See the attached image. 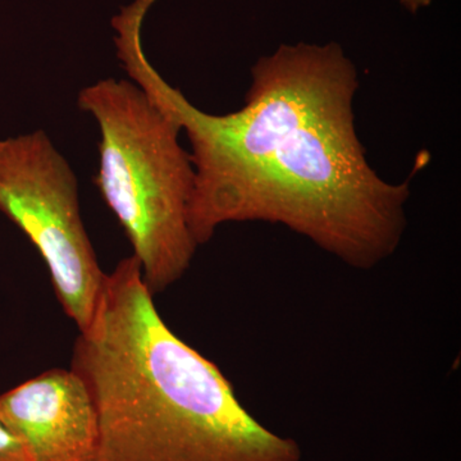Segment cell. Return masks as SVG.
<instances>
[{
    "label": "cell",
    "instance_id": "cell-3",
    "mask_svg": "<svg viewBox=\"0 0 461 461\" xmlns=\"http://www.w3.org/2000/svg\"><path fill=\"white\" fill-rule=\"evenodd\" d=\"M77 104L100 130L94 185L151 295L162 293L186 273L199 247L189 224L195 171L180 127L131 81L100 80L80 91Z\"/></svg>",
    "mask_w": 461,
    "mask_h": 461
},
{
    "label": "cell",
    "instance_id": "cell-6",
    "mask_svg": "<svg viewBox=\"0 0 461 461\" xmlns=\"http://www.w3.org/2000/svg\"><path fill=\"white\" fill-rule=\"evenodd\" d=\"M0 461H32L25 446L0 421Z\"/></svg>",
    "mask_w": 461,
    "mask_h": 461
},
{
    "label": "cell",
    "instance_id": "cell-1",
    "mask_svg": "<svg viewBox=\"0 0 461 461\" xmlns=\"http://www.w3.org/2000/svg\"><path fill=\"white\" fill-rule=\"evenodd\" d=\"M132 2L112 20L118 59L191 145L189 224L196 244L226 223L282 224L355 269L375 268L399 248L411 178L384 181L355 129L359 77L336 42L281 45L251 68L244 105L196 108L149 62Z\"/></svg>",
    "mask_w": 461,
    "mask_h": 461
},
{
    "label": "cell",
    "instance_id": "cell-4",
    "mask_svg": "<svg viewBox=\"0 0 461 461\" xmlns=\"http://www.w3.org/2000/svg\"><path fill=\"white\" fill-rule=\"evenodd\" d=\"M0 212L47 264L67 317L86 329L105 273L81 218L77 178L44 131L0 140Z\"/></svg>",
    "mask_w": 461,
    "mask_h": 461
},
{
    "label": "cell",
    "instance_id": "cell-5",
    "mask_svg": "<svg viewBox=\"0 0 461 461\" xmlns=\"http://www.w3.org/2000/svg\"><path fill=\"white\" fill-rule=\"evenodd\" d=\"M0 421L32 461H96L95 408L71 368L50 369L2 393Z\"/></svg>",
    "mask_w": 461,
    "mask_h": 461
},
{
    "label": "cell",
    "instance_id": "cell-7",
    "mask_svg": "<svg viewBox=\"0 0 461 461\" xmlns=\"http://www.w3.org/2000/svg\"><path fill=\"white\" fill-rule=\"evenodd\" d=\"M432 0H400L403 8L412 14H417L420 9L429 7Z\"/></svg>",
    "mask_w": 461,
    "mask_h": 461
},
{
    "label": "cell",
    "instance_id": "cell-2",
    "mask_svg": "<svg viewBox=\"0 0 461 461\" xmlns=\"http://www.w3.org/2000/svg\"><path fill=\"white\" fill-rule=\"evenodd\" d=\"M127 257L105 275L71 369L98 420L96 461H300L302 448L260 424L221 369L160 317Z\"/></svg>",
    "mask_w": 461,
    "mask_h": 461
}]
</instances>
